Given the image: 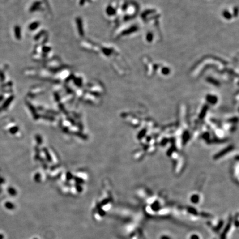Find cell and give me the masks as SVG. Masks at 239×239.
I'll use <instances>...</instances> for the list:
<instances>
[{
  "label": "cell",
  "instance_id": "obj_3",
  "mask_svg": "<svg viewBox=\"0 0 239 239\" xmlns=\"http://www.w3.org/2000/svg\"><path fill=\"white\" fill-rule=\"evenodd\" d=\"M161 73H162L163 75H168L170 74L171 69L168 67H163L161 69Z\"/></svg>",
  "mask_w": 239,
  "mask_h": 239
},
{
  "label": "cell",
  "instance_id": "obj_1",
  "mask_svg": "<svg viewBox=\"0 0 239 239\" xmlns=\"http://www.w3.org/2000/svg\"><path fill=\"white\" fill-rule=\"evenodd\" d=\"M222 17L224 18V19H226L227 21L231 20L232 18V17H233V14L229 10H227V9H225V10H224L223 12L222 13Z\"/></svg>",
  "mask_w": 239,
  "mask_h": 239
},
{
  "label": "cell",
  "instance_id": "obj_4",
  "mask_svg": "<svg viewBox=\"0 0 239 239\" xmlns=\"http://www.w3.org/2000/svg\"><path fill=\"white\" fill-rule=\"evenodd\" d=\"M15 34H16V37H19V28H18V27H16V28H15Z\"/></svg>",
  "mask_w": 239,
  "mask_h": 239
},
{
  "label": "cell",
  "instance_id": "obj_2",
  "mask_svg": "<svg viewBox=\"0 0 239 239\" xmlns=\"http://www.w3.org/2000/svg\"><path fill=\"white\" fill-rule=\"evenodd\" d=\"M153 38H154V36H153V33H152V32H148V33L146 34V39L148 42L149 43L152 42L153 40Z\"/></svg>",
  "mask_w": 239,
  "mask_h": 239
},
{
  "label": "cell",
  "instance_id": "obj_5",
  "mask_svg": "<svg viewBox=\"0 0 239 239\" xmlns=\"http://www.w3.org/2000/svg\"><path fill=\"white\" fill-rule=\"evenodd\" d=\"M4 239V236L1 235V234H0V239Z\"/></svg>",
  "mask_w": 239,
  "mask_h": 239
}]
</instances>
